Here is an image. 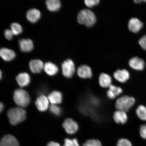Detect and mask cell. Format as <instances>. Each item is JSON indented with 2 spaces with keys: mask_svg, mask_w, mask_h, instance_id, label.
<instances>
[{
  "mask_svg": "<svg viewBox=\"0 0 146 146\" xmlns=\"http://www.w3.org/2000/svg\"><path fill=\"white\" fill-rule=\"evenodd\" d=\"M20 50L22 52H29L33 48V43L30 39H22L19 40Z\"/></svg>",
  "mask_w": 146,
  "mask_h": 146,
  "instance_id": "e0dca14e",
  "label": "cell"
},
{
  "mask_svg": "<svg viewBox=\"0 0 146 146\" xmlns=\"http://www.w3.org/2000/svg\"><path fill=\"white\" fill-rule=\"evenodd\" d=\"M7 114L10 123L16 125L24 121L26 118V112L22 108L17 107L9 109Z\"/></svg>",
  "mask_w": 146,
  "mask_h": 146,
  "instance_id": "7a4b0ae2",
  "label": "cell"
},
{
  "mask_svg": "<svg viewBox=\"0 0 146 146\" xmlns=\"http://www.w3.org/2000/svg\"><path fill=\"white\" fill-rule=\"evenodd\" d=\"M48 98L52 105L59 104L62 103V94L59 91H54L49 94Z\"/></svg>",
  "mask_w": 146,
  "mask_h": 146,
  "instance_id": "ac0fdd59",
  "label": "cell"
},
{
  "mask_svg": "<svg viewBox=\"0 0 146 146\" xmlns=\"http://www.w3.org/2000/svg\"><path fill=\"white\" fill-rule=\"evenodd\" d=\"M116 146H132V143L126 138H121L119 139Z\"/></svg>",
  "mask_w": 146,
  "mask_h": 146,
  "instance_id": "f1b7e54d",
  "label": "cell"
},
{
  "mask_svg": "<svg viewBox=\"0 0 146 146\" xmlns=\"http://www.w3.org/2000/svg\"><path fill=\"white\" fill-rule=\"evenodd\" d=\"M139 43L142 48L146 51V35L140 38Z\"/></svg>",
  "mask_w": 146,
  "mask_h": 146,
  "instance_id": "1f68e13d",
  "label": "cell"
},
{
  "mask_svg": "<svg viewBox=\"0 0 146 146\" xmlns=\"http://www.w3.org/2000/svg\"><path fill=\"white\" fill-rule=\"evenodd\" d=\"M76 72L78 77L82 79H90L93 76L92 69L90 66L86 65L80 66L78 67Z\"/></svg>",
  "mask_w": 146,
  "mask_h": 146,
  "instance_id": "ba28073f",
  "label": "cell"
},
{
  "mask_svg": "<svg viewBox=\"0 0 146 146\" xmlns=\"http://www.w3.org/2000/svg\"><path fill=\"white\" fill-rule=\"evenodd\" d=\"M3 108H4V105L3 104L1 103V105H0V110H1V112L3 110Z\"/></svg>",
  "mask_w": 146,
  "mask_h": 146,
  "instance_id": "d590c367",
  "label": "cell"
},
{
  "mask_svg": "<svg viewBox=\"0 0 146 146\" xmlns=\"http://www.w3.org/2000/svg\"><path fill=\"white\" fill-rule=\"evenodd\" d=\"M82 146H102L101 141L98 139H90L86 140Z\"/></svg>",
  "mask_w": 146,
  "mask_h": 146,
  "instance_id": "d4e9b609",
  "label": "cell"
},
{
  "mask_svg": "<svg viewBox=\"0 0 146 146\" xmlns=\"http://www.w3.org/2000/svg\"><path fill=\"white\" fill-rule=\"evenodd\" d=\"M100 86L104 89H108L112 84V78L110 75L102 72L99 75L98 79Z\"/></svg>",
  "mask_w": 146,
  "mask_h": 146,
  "instance_id": "8fae6325",
  "label": "cell"
},
{
  "mask_svg": "<svg viewBox=\"0 0 146 146\" xmlns=\"http://www.w3.org/2000/svg\"><path fill=\"white\" fill-rule=\"evenodd\" d=\"M134 1L137 3H141L142 2H146V1H145V0H144V1H142V0H135Z\"/></svg>",
  "mask_w": 146,
  "mask_h": 146,
  "instance_id": "e575fe53",
  "label": "cell"
},
{
  "mask_svg": "<svg viewBox=\"0 0 146 146\" xmlns=\"http://www.w3.org/2000/svg\"><path fill=\"white\" fill-rule=\"evenodd\" d=\"M45 72L49 76H53L56 74L58 71L57 66L51 62H47L44 65Z\"/></svg>",
  "mask_w": 146,
  "mask_h": 146,
  "instance_id": "7402d4cb",
  "label": "cell"
},
{
  "mask_svg": "<svg viewBox=\"0 0 146 146\" xmlns=\"http://www.w3.org/2000/svg\"><path fill=\"white\" fill-rule=\"evenodd\" d=\"M64 146H80L79 142L77 138H65L64 140Z\"/></svg>",
  "mask_w": 146,
  "mask_h": 146,
  "instance_id": "4316f807",
  "label": "cell"
},
{
  "mask_svg": "<svg viewBox=\"0 0 146 146\" xmlns=\"http://www.w3.org/2000/svg\"><path fill=\"white\" fill-rule=\"evenodd\" d=\"M139 132L142 139L146 140V123L141 124L139 128Z\"/></svg>",
  "mask_w": 146,
  "mask_h": 146,
  "instance_id": "f546056e",
  "label": "cell"
},
{
  "mask_svg": "<svg viewBox=\"0 0 146 146\" xmlns=\"http://www.w3.org/2000/svg\"><path fill=\"white\" fill-rule=\"evenodd\" d=\"M18 85L21 87L28 85L30 82V77L26 73H21L18 74L16 78Z\"/></svg>",
  "mask_w": 146,
  "mask_h": 146,
  "instance_id": "d6986e66",
  "label": "cell"
},
{
  "mask_svg": "<svg viewBox=\"0 0 146 146\" xmlns=\"http://www.w3.org/2000/svg\"><path fill=\"white\" fill-rule=\"evenodd\" d=\"M62 125L66 132L69 135L76 134L79 130V125L78 123L72 118L66 119L63 122Z\"/></svg>",
  "mask_w": 146,
  "mask_h": 146,
  "instance_id": "5b68a950",
  "label": "cell"
},
{
  "mask_svg": "<svg viewBox=\"0 0 146 146\" xmlns=\"http://www.w3.org/2000/svg\"><path fill=\"white\" fill-rule=\"evenodd\" d=\"M85 3L88 7H92L98 5L100 2L99 0H85Z\"/></svg>",
  "mask_w": 146,
  "mask_h": 146,
  "instance_id": "4dcf8cb0",
  "label": "cell"
},
{
  "mask_svg": "<svg viewBox=\"0 0 146 146\" xmlns=\"http://www.w3.org/2000/svg\"><path fill=\"white\" fill-rule=\"evenodd\" d=\"M128 25L129 31L137 33L141 30L143 27V24L138 18H132L129 20Z\"/></svg>",
  "mask_w": 146,
  "mask_h": 146,
  "instance_id": "5bb4252c",
  "label": "cell"
},
{
  "mask_svg": "<svg viewBox=\"0 0 146 146\" xmlns=\"http://www.w3.org/2000/svg\"><path fill=\"white\" fill-rule=\"evenodd\" d=\"M47 7L51 11H56L61 7V3L59 0H47L46 1Z\"/></svg>",
  "mask_w": 146,
  "mask_h": 146,
  "instance_id": "cb8c5ba5",
  "label": "cell"
},
{
  "mask_svg": "<svg viewBox=\"0 0 146 146\" xmlns=\"http://www.w3.org/2000/svg\"><path fill=\"white\" fill-rule=\"evenodd\" d=\"M11 30L14 35H18L22 32L23 29L21 25L17 23H13L11 25Z\"/></svg>",
  "mask_w": 146,
  "mask_h": 146,
  "instance_id": "484cf974",
  "label": "cell"
},
{
  "mask_svg": "<svg viewBox=\"0 0 146 146\" xmlns=\"http://www.w3.org/2000/svg\"><path fill=\"white\" fill-rule=\"evenodd\" d=\"M13 35L12 31L10 30V29H7L5 31V37L8 40H11V39Z\"/></svg>",
  "mask_w": 146,
  "mask_h": 146,
  "instance_id": "d6a6232c",
  "label": "cell"
},
{
  "mask_svg": "<svg viewBox=\"0 0 146 146\" xmlns=\"http://www.w3.org/2000/svg\"><path fill=\"white\" fill-rule=\"evenodd\" d=\"M35 105L38 110L41 112L46 111L49 106L48 98L43 95H41L38 97L36 100Z\"/></svg>",
  "mask_w": 146,
  "mask_h": 146,
  "instance_id": "4fadbf2b",
  "label": "cell"
},
{
  "mask_svg": "<svg viewBox=\"0 0 146 146\" xmlns=\"http://www.w3.org/2000/svg\"><path fill=\"white\" fill-rule=\"evenodd\" d=\"M0 146H20L19 142L14 136L7 135L1 139Z\"/></svg>",
  "mask_w": 146,
  "mask_h": 146,
  "instance_id": "9a60e30c",
  "label": "cell"
},
{
  "mask_svg": "<svg viewBox=\"0 0 146 146\" xmlns=\"http://www.w3.org/2000/svg\"><path fill=\"white\" fill-rule=\"evenodd\" d=\"M46 146H61V145L57 142L50 141L47 144Z\"/></svg>",
  "mask_w": 146,
  "mask_h": 146,
  "instance_id": "836d02e7",
  "label": "cell"
},
{
  "mask_svg": "<svg viewBox=\"0 0 146 146\" xmlns=\"http://www.w3.org/2000/svg\"><path fill=\"white\" fill-rule=\"evenodd\" d=\"M0 55L5 61H10L15 57L16 54L14 51L6 48H1L0 50Z\"/></svg>",
  "mask_w": 146,
  "mask_h": 146,
  "instance_id": "ffe728a7",
  "label": "cell"
},
{
  "mask_svg": "<svg viewBox=\"0 0 146 146\" xmlns=\"http://www.w3.org/2000/svg\"><path fill=\"white\" fill-rule=\"evenodd\" d=\"M1 74H2V72H1V76H2L1 75Z\"/></svg>",
  "mask_w": 146,
  "mask_h": 146,
  "instance_id": "8d00e7d4",
  "label": "cell"
},
{
  "mask_svg": "<svg viewBox=\"0 0 146 146\" xmlns=\"http://www.w3.org/2000/svg\"><path fill=\"white\" fill-rule=\"evenodd\" d=\"M26 16L29 21L32 23H36L40 17V12L37 9H31L27 11Z\"/></svg>",
  "mask_w": 146,
  "mask_h": 146,
  "instance_id": "44dd1931",
  "label": "cell"
},
{
  "mask_svg": "<svg viewBox=\"0 0 146 146\" xmlns=\"http://www.w3.org/2000/svg\"><path fill=\"white\" fill-rule=\"evenodd\" d=\"M62 68L63 75L67 78H72L75 72L74 64L70 59H67L63 62Z\"/></svg>",
  "mask_w": 146,
  "mask_h": 146,
  "instance_id": "8992f818",
  "label": "cell"
},
{
  "mask_svg": "<svg viewBox=\"0 0 146 146\" xmlns=\"http://www.w3.org/2000/svg\"><path fill=\"white\" fill-rule=\"evenodd\" d=\"M113 78L119 83L125 84L130 79L131 75L129 71L126 69H118L115 71L113 74Z\"/></svg>",
  "mask_w": 146,
  "mask_h": 146,
  "instance_id": "52a82bcc",
  "label": "cell"
},
{
  "mask_svg": "<svg viewBox=\"0 0 146 146\" xmlns=\"http://www.w3.org/2000/svg\"><path fill=\"white\" fill-rule=\"evenodd\" d=\"M123 93V89L120 86L112 84L107 89L106 91L108 98L111 100H115L122 95Z\"/></svg>",
  "mask_w": 146,
  "mask_h": 146,
  "instance_id": "9c48e42d",
  "label": "cell"
},
{
  "mask_svg": "<svg viewBox=\"0 0 146 146\" xmlns=\"http://www.w3.org/2000/svg\"><path fill=\"white\" fill-rule=\"evenodd\" d=\"M129 64L131 68L134 70L141 71L145 68V62L137 56L131 58L129 60Z\"/></svg>",
  "mask_w": 146,
  "mask_h": 146,
  "instance_id": "7c38bea8",
  "label": "cell"
},
{
  "mask_svg": "<svg viewBox=\"0 0 146 146\" xmlns=\"http://www.w3.org/2000/svg\"><path fill=\"white\" fill-rule=\"evenodd\" d=\"M42 62L39 59L31 60L29 62V66L31 71L34 74L40 72L44 68Z\"/></svg>",
  "mask_w": 146,
  "mask_h": 146,
  "instance_id": "2e32d148",
  "label": "cell"
},
{
  "mask_svg": "<svg viewBox=\"0 0 146 146\" xmlns=\"http://www.w3.org/2000/svg\"><path fill=\"white\" fill-rule=\"evenodd\" d=\"M113 118L115 123L118 125H125L128 119L127 112L120 110L115 111L113 114Z\"/></svg>",
  "mask_w": 146,
  "mask_h": 146,
  "instance_id": "30bf717a",
  "label": "cell"
},
{
  "mask_svg": "<svg viewBox=\"0 0 146 146\" xmlns=\"http://www.w3.org/2000/svg\"><path fill=\"white\" fill-rule=\"evenodd\" d=\"M13 98L15 103L21 108L27 107L30 103V98L28 92L21 89L15 91Z\"/></svg>",
  "mask_w": 146,
  "mask_h": 146,
  "instance_id": "277c9868",
  "label": "cell"
},
{
  "mask_svg": "<svg viewBox=\"0 0 146 146\" xmlns=\"http://www.w3.org/2000/svg\"><path fill=\"white\" fill-rule=\"evenodd\" d=\"M78 23L88 27L94 25L96 22V18L94 13L88 9L80 11L77 16Z\"/></svg>",
  "mask_w": 146,
  "mask_h": 146,
  "instance_id": "3957f363",
  "label": "cell"
},
{
  "mask_svg": "<svg viewBox=\"0 0 146 146\" xmlns=\"http://www.w3.org/2000/svg\"><path fill=\"white\" fill-rule=\"evenodd\" d=\"M137 117L142 121H146V106L143 104L138 105L135 110Z\"/></svg>",
  "mask_w": 146,
  "mask_h": 146,
  "instance_id": "603a6c76",
  "label": "cell"
},
{
  "mask_svg": "<svg viewBox=\"0 0 146 146\" xmlns=\"http://www.w3.org/2000/svg\"><path fill=\"white\" fill-rule=\"evenodd\" d=\"M136 103V100L134 97L123 95L117 98L115 106L116 110L123 111L127 113Z\"/></svg>",
  "mask_w": 146,
  "mask_h": 146,
  "instance_id": "6da1fadb",
  "label": "cell"
},
{
  "mask_svg": "<svg viewBox=\"0 0 146 146\" xmlns=\"http://www.w3.org/2000/svg\"><path fill=\"white\" fill-rule=\"evenodd\" d=\"M50 112L56 116H59L62 113L61 108L56 105H51L50 107Z\"/></svg>",
  "mask_w": 146,
  "mask_h": 146,
  "instance_id": "83f0119b",
  "label": "cell"
}]
</instances>
